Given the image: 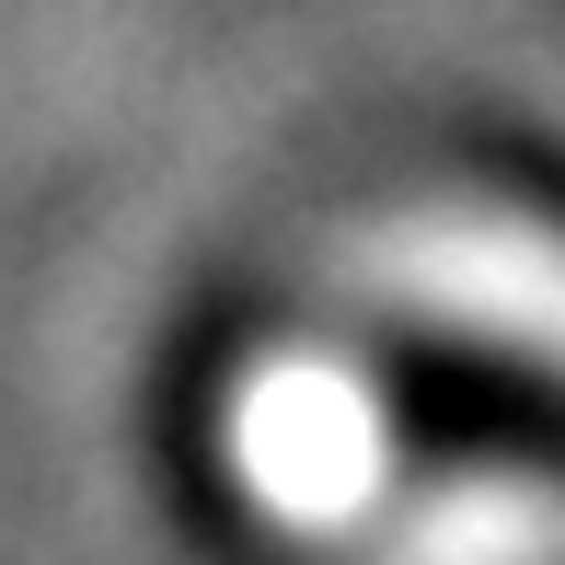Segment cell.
<instances>
[{
	"mask_svg": "<svg viewBox=\"0 0 565 565\" xmlns=\"http://www.w3.org/2000/svg\"><path fill=\"white\" fill-rule=\"evenodd\" d=\"M358 289L393 300L404 323L473 335L497 358L565 381V231L508 209H404L358 243Z\"/></svg>",
	"mask_w": 565,
	"mask_h": 565,
	"instance_id": "obj_1",
	"label": "cell"
},
{
	"mask_svg": "<svg viewBox=\"0 0 565 565\" xmlns=\"http://www.w3.org/2000/svg\"><path fill=\"white\" fill-rule=\"evenodd\" d=\"M231 461L266 508L289 520H335V508L370 484V404L347 393V370H312V358H277L231 393Z\"/></svg>",
	"mask_w": 565,
	"mask_h": 565,
	"instance_id": "obj_2",
	"label": "cell"
}]
</instances>
